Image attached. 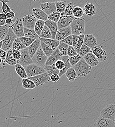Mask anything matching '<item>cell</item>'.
Here are the masks:
<instances>
[{"instance_id":"603a6c76","label":"cell","mask_w":115,"mask_h":127,"mask_svg":"<svg viewBox=\"0 0 115 127\" xmlns=\"http://www.w3.org/2000/svg\"><path fill=\"white\" fill-rule=\"evenodd\" d=\"M83 10L84 13L88 16H93L96 14V6L92 3H88L85 4Z\"/></svg>"},{"instance_id":"9c48e42d","label":"cell","mask_w":115,"mask_h":127,"mask_svg":"<svg viewBox=\"0 0 115 127\" xmlns=\"http://www.w3.org/2000/svg\"><path fill=\"white\" fill-rule=\"evenodd\" d=\"M100 116L114 121L115 118V105H107L100 112Z\"/></svg>"},{"instance_id":"d4e9b609","label":"cell","mask_w":115,"mask_h":127,"mask_svg":"<svg viewBox=\"0 0 115 127\" xmlns=\"http://www.w3.org/2000/svg\"><path fill=\"white\" fill-rule=\"evenodd\" d=\"M12 50L13 48H10L8 51L7 52L6 57L5 60L4 62L10 65H15L18 64V61L13 56L12 54Z\"/></svg>"},{"instance_id":"94428289","label":"cell","mask_w":115,"mask_h":127,"mask_svg":"<svg viewBox=\"0 0 115 127\" xmlns=\"http://www.w3.org/2000/svg\"><path fill=\"white\" fill-rule=\"evenodd\" d=\"M5 25V20H2L1 18H0V27L2 26Z\"/></svg>"},{"instance_id":"4dcf8cb0","label":"cell","mask_w":115,"mask_h":127,"mask_svg":"<svg viewBox=\"0 0 115 127\" xmlns=\"http://www.w3.org/2000/svg\"><path fill=\"white\" fill-rule=\"evenodd\" d=\"M76 5L73 2L68 3L66 6V8L64 11L61 13V15H67V16H73V12L74 8Z\"/></svg>"},{"instance_id":"7402d4cb","label":"cell","mask_w":115,"mask_h":127,"mask_svg":"<svg viewBox=\"0 0 115 127\" xmlns=\"http://www.w3.org/2000/svg\"><path fill=\"white\" fill-rule=\"evenodd\" d=\"M39 39L41 41L43 42L47 45H48L53 50H55L56 48H57L60 43L59 41L52 39H45L39 37Z\"/></svg>"},{"instance_id":"be15d7a7","label":"cell","mask_w":115,"mask_h":127,"mask_svg":"<svg viewBox=\"0 0 115 127\" xmlns=\"http://www.w3.org/2000/svg\"><path fill=\"white\" fill-rule=\"evenodd\" d=\"M2 41L0 42V49L2 48Z\"/></svg>"},{"instance_id":"5b68a950","label":"cell","mask_w":115,"mask_h":127,"mask_svg":"<svg viewBox=\"0 0 115 127\" xmlns=\"http://www.w3.org/2000/svg\"><path fill=\"white\" fill-rule=\"evenodd\" d=\"M24 67L26 70L28 78L46 72L44 67L38 66L34 64H32Z\"/></svg>"},{"instance_id":"d590c367","label":"cell","mask_w":115,"mask_h":127,"mask_svg":"<svg viewBox=\"0 0 115 127\" xmlns=\"http://www.w3.org/2000/svg\"><path fill=\"white\" fill-rule=\"evenodd\" d=\"M41 47L43 52L48 57L54 52V50L51 48L42 41H41Z\"/></svg>"},{"instance_id":"6f0895ef","label":"cell","mask_w":115,"mask_h":127,"mask_svg":"<svg viewBox=\"0 0 115 127\" xmlns=\"http://www.w3.org/2000/svg\"><path fill=\"white\" fill-rule=\"evenodd\" d=\"M61 0H38L39 2H40V3H44V2H56L58 1H60Z\"/></svg>"},{"instance_id":"f5cc1de1","label":"cell","mask_w":115,"mask_h":127,"mask_svg":"<svg viewBox=\"0 0 115 127\" xmlns=\"http://www.w3.org/2000/svg\"><path fill=\"white\" fill-rule=\"evenodd\" d=\"M61 0L65 1L67 3L70 2H73L76 5V4L77 5L81 4V3H82L84 0Z\"/></svg>"},{"instance_id":"52a82bcc","label":"cell","mask_w":115,"mask_h":127,"mask_svg":"<svg viewBox=\"0 0 115 127\" xmlns=\"http://www.w3.org/2000/svg\"><path fill=\"white\" fill-rule=\"evenodd\" d=\"M33 81L36 87H40L50 81V76L47 72H45L33 77H29Z\"/></svg>"},{"instance_id":"5bb4252c","label":"cell","mask_w":115,"mask_h":127,"mask_svg":"<svg viewBox=\"0 0 115 127\" xmlns=\"http://www.w3.org/2000/svg\"><path fill=\"white\" fill-rule=\"evenodd\" d=\"M72 34V30L70 26L67 27L58 29L56 34L55 40H57L60 42L67 37Z\"/></svg>"},{"instance_id":"f1b7e54d","label":"cell","mask_w":115,"mask_h":127,"mask_svg":"<svg viewBox=\"0 0 115 127\" xmlns=\"http://www.w3.org/2000/svg\"><path fill=\"white\" fill-rule=\"evenodd\" d=\"M24 36L33 39H38L39 36L36 33L34 29H30L24 27Z\"/></svg>"},{"instance_id":"74e56055","label":"cell","mask_w":115,"mask_h":127,"mask_svg":"<svg viewBox=\"0 0 115 127\" xmlns=\"http://www.w3.org/2000/svg\"><path fill=\"white\" fill-rule=\"evenodd\" d=\"M9 29V26L6 24L4 26L0 27V39L1 40H3L7 35Z\"/></svg>"},{"instance_id":"60d3db41","label":"cell","mask_w":115,"mask_h":127,"mask_svg":"<svg viewBox=\"0 0 115 127\" xmlns=\"http://www.w3.org/2000/svg\"><path fill=\"white\" fill-rule=\"evenodd\" d=\"M60 17H61V13L56 11L51 13L50 15H48V20L55 23H57Z\"/></svg>"},{"instance_id":"f6af8a7d","label":"cell","mask_w":115,"mask_h":127,"mask_svg":"<svg viewBox=\"0 0 115 127\" xmlns=\"http://www.w3.org/2000/svg\"><path fill=\"white\" fill-rule=\"evenodd\" d=\"M61 42H63L66 43L69 46H73V35H70L69 36L67 37L65 39L60 41Z\"/></svg>"},{"instance_id":"8d00e7d4","label":"cell","mask_w":115,"mask_h":127,"mask_svg":"<svg viewBox=\"0 0 115 127\" xmlns=\"http://www.w3.org/2000/svg\"><path fill=\"white\" fill-rule=\"evenodd\" d=\"M20 40L19 37H17L15 39L13 45H12V48L17 49L18 50H21L22 49H25L27 48Z\"/></svg>"},{"instance_id":"e0dca14e","label":"cell","mask_w":115,"mask_h":127,"mask_svg":"<svg viewBox=\"0 0 115 127\" xmlns=\"http://www.w3.org/2000/svg\"><path fill=\"white\" fill-rule=\"evenodd\" d=\"M84 44L92 48L98 45V41L93 34H87L84 36Z\"/></svg>"},{"instance_id":"ab89813d","label":"cell","mask_w":115,"mask_h":127,"mask_svg":"<svg viewBox=\"0 0 115 127\" xmlns=\"http://www.w3.org/2000/svg\"><path fill=\"white\" fill-rule=\"evenodd\" d=\"M19 39L21 40V41L22 42V43L27 48L29 47L35 40V39L29 38L25 36L19 37Z\"/></svg>"},{"instance_id":"c3c4849f","label":"cell","mask_w":115,"mask_h":127,"mask_svg":"<svg viewBox=\"0 0 115 127\" xmlns=\"http://www.w3.org/2000/svg\"><path fill=\"white\" fill-rule=\"evenodd\" d=\"M1 3H2L1 10L3 13L6 14L8 12L12 11L9 6L7 4V3H5V2H1Z\"/></svg>"},{"instance_id":"7bdbcfd3","label":"cell","mask_w":115,"mask_h":127,"mask_svg":"<svg viewBox=\"0 0 115 127\" xmlns=\"http://www.w3.org/2000/svg\"><path fill=\"white\" fill-rule=\"evenodd\" d=\"M82 58L80 54H78L77 55L69 57V61L71 65L73 67L81 60Z\"/></svg>"},{"instance_id":"3957f363","label":"cell","mask_w":115,"mask_h":127,"mask_svg":"<svg viewBox=\"0 0 115 127\" xmlns=\"http://www.w3.org/2000/svg\"><path fill=\"white\" fill-rule=\"evenodd\" d=\"M48 58V57L43 52L42 48L40 46L33 57L32 60L33 64L44 67L45 66V64Z\"/></svg>"},{"instance_id":"d6986e66","label":"cell","mask_w":115,"mask_h":127,"mask_svg":"<svg viewBox=\"0 0 115 127\" xmlns=\"http://www.w3.org/2000/svg\"><path fill=\"white\" fill-rule=\"evenodd\" d=\"M41 46V41L39 38L35 39L33 43L27 48L28 51L30 56L33 58L38 48Z\"/></svg>"},{"instance_id":"1f68e13d","label":"cell","mask_w":115,"mask_h":127,"mask_svg":"<svg viewBox=\"0 0 115 127\" xmlns=\"http://www.w3.org/2000/svg\"><path fill=\"white\" fill-rule=\"evenodd\" d=\"M46 72H47L49 75H51L53 74H59L60 70L58 69L55 65V64L50 65H45L44 67Z\"/></svg>"},{"instance_id":"680465c9","label":"cell","mask_w":115,"mask_h":127,"mask_svg":"<svg viewBox=\"0 0 115 127\" xmlns=\"http://www.w3.org/2000/svg\"><path fill=\"white\" fill-rule=\"evenodd\" d=\"M0 18H1L2 20H5L7 19V18L6 17V15L5 13L2 12V13H0Z\"/></svg>"},{"instance_id":"8992f818","label":"cell","mask_w":115,"mask_h":127,"mask_svg":"<svg viewBox=\"0 0 115 127\" xmlns=\"http://www.w3.org/2000/svg\"><path fill=\"white\" fill-rule=\"evenodd\" d=\"M9 28L14 32L17 37L24 36V26L21 18H17L15 22L9 26Z\"/></svg>"},{"instance_id":"8fae6325","label":"cell","mask_w":115,"mask_h":127,"mask_svg":"<svg viewBox=\"0 0 115 127\" xmlns=\"http://www.w3.org/2000/svg\"><path fill=\"white\" fill-rule=\"evenodd\" d=\"M24 28L30 29H34L35 23L37 19L33 14L25 15L22 18Z\"/></svg>"},{"instance_id":"e7e4bbea","label":"cell","mask_w":115,"mask_h":127,"mask_svg":"<svg viewBox=\"0 0 115 127\" xmlns=\"http://www.w3.org/2000/svg\"><path fill=\"white\" fill-rule=\"evenodd\" d=\"M2 2V0H0V2Z\"/></svg>"},{"instance_id":"ba28073f","label":"cell","mask_w":115,"mask_h":127,"mask_svg":"<svg viewBox=\"0 0 115 127\" xmlns=\"http://www.w3.org/2000/svg\"><path fill=\"white\" fill-rule=\"evenodd\" d=\"M91 52L93 53L99 62L106 61L107 59V54L101 45H97L91 48Z\"/></svg>"},{"instance_id":"9f6ffc18","label":"cell","mask_w":115,"mask_h":127,"mask_svg":"<svg viewBox=\"0 0 115 127\" xmlns=\"http://www.w3.org/2000/svg\"><path fill=\"white\" fill-rule=\"evenodd\" d=\"M13 23V19L12 18H7L5 20V24L7 25H11Z\"/></svg>"},{"instance_id":"f907efd6","label":"cell","mask_w":115,"mask_h":127,"mask_svg":"<svg viewBox=\"0 0 115 127\" xmlns=\"http://www.w3.org/2000/svg\"><path fill=\"white\" fill-rule=\"evenodd\" d=\"M7 55V51L4 50L2 48L0 49V57L3 62H4ZM5 63V62H4Z\"/></svg>"},{"instance_id":"836d02e7","label":"cell","mask_w":115,"mask_h":127,"mask_svg":"<svg viewBox=\"0 0 115 127\" xmlns=\"http://www.w3.org/2000/svg\"><path fill=\"white\" fill-rule=\"evenodd\" d=\"M39 37L45 39H52L51 33L49 28L45 25L42 31L41 32Z\"/></svg>"},{"instance_id":"cb8c5ba5","label":"cell","mask_w":115,"mask_h":127,"mask_svg":"<svg viewBox=\"0 0 115 127\" xmlns=\"http://www.w3.org/2000/svg\"><path fill=\"white\" fill-rule=\"evenodd\" d=\"M15 69L17 74L22 79L28 78V76L25 67L20 64H17L15 65Z\"/></svg>"},{"instance_id":"9a60e30c","label":"cell","mask_w":115,"mask_h":127,"mask_svg":"<svg viewBox=\"0 0 115 127\" xmlns=\"http://www.w3.org/2000/svg\"><path fill=\"white\" fill-rule=\"evenodd\" d=\"M62 54L58 49L56 48L53 53L49 56L45 64V65H50L55 63L58 60H61L62 58Z\"/></svg>"},{"instance_id":"db71d44e","label":"cell","mask_w":115,"mask_h":127,"mask_svg":"<svg viewBox=\"0 0 115 127\" xmlns=\"http://www.w3.org/2000/svg\"><path fill=\"white\" fill-rule=\"evenodd\" d=\"M73 35V46L75 48L76 47L78 41V39H79V35Z\"/></svg>"},{"instance_id":"4316f807","label":"cell","mask_w":115,"mask_h":127,"mask_svg":"<svg viewBox=\"0 0 115 127\" xmlns=\"http://www.w3.org/2000/svg\"><path fill=\"white\" fill-rule=\"evenodd\" d=\"M22 84L23 87L24 89L28 90H33L36 87L33 81L29 78L22 79Z\"/></svg>"},{"instance_id":"ee69618b","label":"cell","mask_w":115,"mask_h":127,"mask_svg":"<svg viewBox=\"0 0 115 127\" xmlns=\"http://www.w3.org/2000/svg\"><path fill=\"white\" fill-rule=\"evenodd\" d=\"M84 36L85 35L83 34H81L79 35V39H78V41L77 43V44L76 46V47L75 48V49L77 51V53L78 54L80 51V49L82 45L84 44Z\"/></svg>"},{"instance_id":"b9f144b4","label":"cell","mask_w":115,"mask_h":127,"mask_svg":"<svg viewBox=\"0 0 115 127\" xmlns=\"http://www.w3.org/2000/svg\"><path fill=\"white\" fill-rule=\"evenodd\" d=\"M91 51V48L83 44L82 45L80 49V51L79 52V54L82 57H84L86 55H87L88 53L90 52Z\"/></svg>"},{"instance_id":"003e7915","label":"cell","mask_w":115,"mask_h":127,"mask_svg":"<svg viewBox=\"0 0 115 127\" xmlns=\"http://www.w3.org/2000/svg\"><path fill=\"white\" fill-rule=\"evenodd\" d=\"M114 121H115V120H114Z\"/></svg>"},{"instance_id":"ac0fdd59","label":"cell","mask_w":115,"mask_h":127,"mask_svg":"<svg viewBox=\"0 0 115 127\" xmlns=\"http://www.w3.org/2000/svg\"><path fill=\"white\" fill-rule=\"evenodd\" d=\"M83 58L87 63L91 67L96 66L99 63V62L96 56L91 51L86 55Z\"/></svg>"},{"instance_id":"83f0119b","label":"cell","mask_w":115,"mask_h":127,"mask_svg":"<svg viewBox=\"0 0 115 127\" xmlns=\"http://www.w3.org/2000/svg\"><path fill=\"white\" fill-rule=\"evenodd\" d=\"M64 62L65 64V67L60 70L59 71V75L60 76V77H61L62 76H63L64 74L66 73V71H67V70L70 68V67H71L72 66L71 65V64L70 63V61H69V56L68 55H66V56H62V59Z\"/></svg>"},{"instance_id":"30bf717a","label":"cell","mask_w":115,"mask_h":127,"mask_svg":"<svg viewBox=\"0 0 115 127\" xmlns=\"http://www.w3.org/2000/svg\"><path fill=\"white\" fill-rule=\"evenodd\" d=\"M21 56L20 58L17 60L18 64H20L23 66H27L33 64L32 58L29 55L27 48L20 50Z\"/></svg>"},{"instance_id":"ffe728a7","label":"cell","mask_w":115,"mask_h":127,"mask_svg":"<svg viewBox=\"0 0 115 127\" xmlns=\"http://www.w3.org/2000/svg\"><path fill=\"white\" fill-rule=\"evenodd\" d=\"M45 25L49 28L50 31L51 33L52 39H55L56 34L58 30L57 23L47 20L45 21Z\"/></svg>"},{"instance_id":"d6a6232c","label":"cell","mask_w":115,"mask_h":127,"mask_svg":"<svg viewBox=\"0 0 115 127\" xmlns=\"http://www.w3.org/2000/svg\"><path fill=\"white\" fill-rule=\"evenodd\" d=\"M56 8V11L60 13L63 12L66 8L67 3L63 0H60L55 2Z\"/></svg>"},{"instance_id":"2e32d148","label":"cell","mask_w":115,"mask_h":127,"mask_svg":"<svg viewBox=\"0 0 115 127\" xmlns=\"http://www.w3.org/2000/svg\"><path fill=\"white\" fill-rule=\"evenodd\" d=\"M40 8L48 15L56 11V5L53 2H47L40 3Z\"/></svg>"},{"instance_id":"44dd1931","label":"cell","mask_w":115,"mask_h":127,"mask_svg":"<svg viewBox=\"0 0 115 127\" xmlns=\"http://www.w3.org/2000/svg\"><path fill=\"white\" fill-rule=\"evenodd\" d=\"M32 11L33 15L37 20H41L44 21L48 20V15L41 8H33Z\"/></svg>"},{"instance_id":"e575fe53","label":"cell","mask_w":115,"mask_h":127,"mask_svg":"<svg viewBox=\"0 0 115 127\" xmlns=\"http://www.w3.org/2000/svg\"><path fill=\"white\" fill-rule=\"evenodd\" d=\"M84 10L81 7L79 6H76L73 12V15L75 18H82L84 15Z\"/></svg>"},{"instance_id":"7dc6e473","label":"cell","mask_w":115,"mask_h":127,"mask_svg":"<svg viewBox=\"0 0 115 127\" xmlns=\"http://www.w3.org/2000/svg\"><path fill=\"white\" fill-rule=\"evenodd\" d=\"M55 65L58 69L61 70L65 67V64L62 60H59L55 63Z\"/></svg>"},{"instance_id":"6da1fadb","label":"cell","mask_w":115,"mask_h":127,"mask_svg":"<svg viewBox=\"0 0 115 127\" xmlns=\"http://www.w3.org/2000/svg\"><path fill=\"white\" fill-rule=\"evenodd\" d=\"M73 67L79 77L86 76L91 72L92 69V67L87 63L83 57Z\"/></svg>"},{"instance_id":"7c38bea8","label":"cell","mask_w":115,"mask_h":127,"mask_svg":"<svg viewBox=\"0 0 115 127\" xmlns=\"http://www.w3.org/2000/svg\"><path fill=\"white\" fill-rule=\"evenodd\" d=\"M95 126V127H115V122L112 120L99 116L96 120Z\"/></svg>"},{"instance_id":"f546056e","label":"cell","mask_w":115,"mask_h":127,"mask_svg":"<svg viewBox=\"0 0 115 127\" xmlns=\"http://www.w3.org/2000/svg\"><path fill=\"white\" fill-rule=\"evenodd\" d=\"M45 26V21L41 20H37L36 21L34 27V31L39 36H40Z\"/></svg>"},{"instance_id":"681fc988","label":"cell","mask_w":115,"mask_h":127,"mask_svg":"<svg viewBox=\"0 0 115 127\" xmlns=\"http://www.w3.org/2000/svg\"><path fill=\"white\" fill-rule=\"evenodd\" d=\"M12 54H13V56L14 58V59H15L17 60H18L21 56V51L20 50H18L17 49H15L13 48V50H12Z\"/></svg>"},{"instance_id":"7a4b0ae2","label":"cell","mask_w":115,"mask_h":127,"mask_svg":"<svg viewBox=\"0 0 115 127\" xmlns=\"http://www.w3.org/2000/svg\"><path fill=\"white\" fill-rule=\"evenodd\" d=\"M72 33L73 35H80L85 32V20L84 18H75L70 25Z\"/></svg>"},{"instance_id":"277c9868","label":"cell","mask_w":115,"mask_h":127,"mask_svg":"<svg viewBox=\"0 0 115 127\" xmlns=\"http://www.w3.org/2000/svg\"><path fill=\"white\" fill-rule=\"evenodd\" d=\"M16 35L10 28L7 35L2 40V46L1 48L6 51H8L10 48H12V45L16 38Z\"/></svg>"},{"instance_id":"6125c7cd","label":"cell","mask_w":115,"mask_h":127,"mask_svg":"<svg viewBox=\"0 0 115 127\" xmlns=\"http://www.w3.org/2000/svg\"><path fill=\"white\" fill-rule=\"evenodd\" d=\"M2 2H5V3H7L8 2H9V0H1Z\"/></svg>"},{"instance_id":"4fadbf2b","label":"cell","mask_w":115,"mask_h":127,"mask_svg":"<svg viewBox=\"0 0 115 127\" xmlns=\"http://www.w3.org/2000/svg\"><path fill=\"white\" fill-rule=\"evenodd\" d=\"M75 18L74 16L61 15L57 23L58 29L70 26Z\"/></svg>"},{"instance_id":"816d5d0a","label":"cell","mask_w":115,"mask_h":127,"mask_svg":"<svg viewBox=\"0 0 115 127\" xmlns=\"http://www.w3.org/2000/svg\"><path fill=\"white\" fill-rule=\"evenodd\" d=\"M60 78V77L59 74H53L50 75V80L53 83L57 82Z\"/></svg>"},{"instance_id":"f35d334b","label":"cell","mask_w":115,"mask_h":127,"mask_svg":"<svg viewBox=\"0 0 115 127\" xmlns=\"http://www.w3.org/2000/svg\"><path fill=\"white\" fill-rule=\"evenodd\" d=\"M69 47V46L66 43L60 42V44L57 48L62 53L63 56H66L68 55V50Z\"/></svg>"},{"instance_id":"03108f58","label":"cell","mask_w":115,"mask_h":127,"mask_svg":"<svg viewBox=\"0 0 115 127\" xmlns=\"http://www.w3.org/2000/svg\"><path fill=\"white\" fill-rule=\"evenodd\" d=\"M1 41H2V40H0V42H1Z\"/></svg>"},{"instance_id":"bcb514c9","label":"cell","mask_w":115,"mask_h":127,"mask_svg":"<svg viewBox=\"0 0 115 127\" xmlns=\"http://www.w3.org/2000/svg\"><path fill=\"white\" fill-rule=\"evenodd\" d=\"M77 54H78V53L77 52L75 48L73 46H69L68 50V55L69 57H71L77 55Z\"/></svg>"},{"instance_id":"91938a15","label":"cell","mask_w":115,"mask_h":127,"mask_svg":"<svg viewBox=\"0 0 115 127\" xmlns=\"http://www.w3.org/2000/svg\"><path fill=\"white\" fill-rule=\"evenodd\" d=\"M5 66L4 62H3L1 59L0 57V68H2Z\"/></svg>"},{"instance_id":"484cf974","label":"cell","mask_w":115,"mask_h":127,"mask_svg":"<svg viewBox=\"0 0 115 127\" xmlns=\"http://www.w3.org/2000/svg\"><path fill=\"white\" fill-rule=\"evenodd\" d=\"M65 74L67 78L70 82H74L77 79L78 77L76 70L73 66L67 70Z\"/></svg>"},{"instance_id":"11a10c76","label":"cell","mask_w":115,"mask_h":127,"mask_svg":"<svg viewBox=\"0 0 115 127\" xmlns=\"http://www.w3.org/2000/svg\"><path fill=\"white\" fill-rule=\"evenodd\" d=\"M6 17L7 18L13 19V18H14V17L15 16V13L13 11H11L10 12H8V13H7L6 14Z\"/></svg>"}]
</instances>
